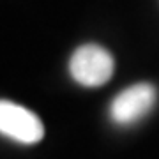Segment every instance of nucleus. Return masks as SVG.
Returning a JSON list of instances; mask_svg holds the SVG:
<instances>
[{
  "label": "nucleus",
  "instance_id": "1",
  "mask_svg": "<svg viewBox=\"0 0 159 159\" xmlns=\"http://www.w3.org/2000/svg\"><path fill=\"white\" fill-rule=\"evenodd\" d=\"M115 60L108 50L99 44H83L69 60V73L83 87H101L113 76Z\"/></svg>",
  "mask_w": 159,
  "mask_h": 159
},
{
  "label": "nucleus",
  "instance_id": "2",
  "mask_svg": "<svg viewBox=\"0 0 159 159\" xmlns=\"http://www.w3.org/2000/svg\"><path fill=\"white\" fill-rule=\"evenodd\" d=\"M157 101V89L152 83H136L111 101L110 117L119 125L136 124L150 113Z\"/></svg>",
  "mask_w": 159,
  "mask_h": 159
},
{
  "label": "nucleus",
  "instance_id": "3",
  "mask_svg": "<svg viewBox=\"0 0 159 159\" xmlns=\"http://www.w3.org/2000/svg\"><path fill=\"white\" fill-rule=\"evenodd\" d=\"M0 133L20 143L32 145L43 140L44 125L34 111L0 99Z\"/></svg>",
  "mask_w": 159,
  "mask_h": 159
}]
</instances>
